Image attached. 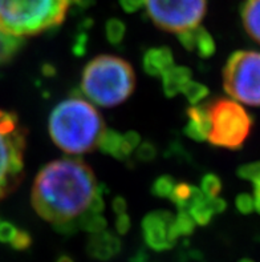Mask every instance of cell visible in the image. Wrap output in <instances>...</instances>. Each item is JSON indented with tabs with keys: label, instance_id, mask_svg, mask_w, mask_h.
<instances>
[{
	"label": "cell",
	"instance_id": "cell-1",
	"mask_svg": "<svg viewBox=\"0 0 260 262\" xmlns=\"http://www.w3.org/2000/svg\"><path fill=\"white\" fill-rule=\"evenodd\" d=\"M101 192L90 166L80 159H60L37 173L32 188L33 209L53 225L73 223Z\"/></svg>",
	"mask_w": 260,
	"mask_h": 262
},
{
	"label": "cell",
	"instance_id": "cell-2",
	"mask_svg": "<svg viewBox=\"0 0 260 262\" xmlns=\"http://www.w3.org/2000/svg\"><path fill=\"white\" fill-rule=\"evenodd\" d=\"M48 128L51 139L60 149L69 155H83L99 145L105 124L92 104L72 97L55 106Z\"/></svg>",
	"mask_w": 260,
	"mask_h": 262
},
{
	"label": "cell",
	"instance_id": "cell-3",
	"mask_svg": "<svg viewBox=\"0 0 260 262\" xmlns=\"http://www.w3.org/2000/svg\"><path fill=\"white\" fill-rule=\"evenodd\" d=\"M133 67L121 57L101 55L90 60L84 68L81 90L92 103L115 106L124 103L134 91Z\"/></svg>",
	"mask_w": 260,
	"mask_h": 262
},
{
	"label": "cell",
	"instance_id": "cell-4",
	"mask_svg": "<svg viewBox=\"0 0 260 262\" xmlns=\"http://www.w3.org/2000/svg\"><path fill=\"white\" fill-rule=\"evenodd\" d=\"M70 0H0V27L15 36H32L60 26Z\"/></svg>",
	"mask_w": 260,
	"mask_h": 262
},
{
	"label": "cell",
	"instance_id": "cell-5",
	"mask_svg": "<svg viewBox=\"0 0 260 262\" xmlns=\"http://www.w3.org/2000/svg\"><path fill=\"white\" fill-rule=\"evenodd\" d=\"M27 132L15 113L0 110V201L20 185L24 176Z\"/></svg>",
	"mask_w": 260,
	"mask_h": 262
},
{
	"label": "cell",
	"instance_id": "cell-6",
	"mask_svg": "<svg viewBox=\"0 0 260 262\" xmlns=\"http://www.w3.org/2000/svg\"><path fill=\"white\" fill-rule=\"evenodd\" d=\"M207 111L210 130L207 140L212 145L239 149L248 139L252 128V117L235 100H214L204 106Z\"/></svg>",
	"mask_w": 260,
	"mask_h": 262
},
{
	"label": "cell",
	"instance_id": "cell-7",
	"mask_svg": "<svg viewBox=\"0 0 260 262\" xmlns=\"http://www.w3.org/2000/svg\"><path fill=\"white\" fill-rule=\"evenodd\" d=\"M223 86L235 101L260 106V52L232 53L223 70Z\"/></svg>",
	"mask_w": 260,
	"mask_h": 262
},
{
	"label": "cell",
	"instance_id": "cell-8",
	"mask_svg": "<svg viewBox=\"0 0 260 262\" xmlns=\"http://www.w3.org/2000/svg\"><path fill=\"white\" fill-rule=\"evenodd\" d=\"M145 7L158 28L181 33L199 26L206 15L207 0H145Z\"/></svg>",
	"mask_w": 260,
	"mask_h": 262
},
{
	"label": "cell",
	"instance_id": "cell-9",
	"mask_svg": "<svg viewBox=\"0 0 260 262\" xmlns=\"http://www.w3.org/2000/svg\"><path fill=\"white\" fill-rule=\"evenodd\" d=\"M174 216L168 210H155L146 214L142 221V234L149 248L157 252L172 249L175 245L170 237V224Z\"/></svg>",
	"mask_w": 260,
	"mask_h": 262
},
{
	"label": "cell",
	"instance_id": "cell-10",
	"mask_svg": "<svg viewBox=\"0 0 260 262\" xmlns=\"http://www.w3.org/2000/svg\"><path fill=\"white\" fill-rule=\"evenodd\" d=\"M182 46L190 52H195L199 57L207 59L215 53V41L203 27L197 26L187 31L178 33Z\"/></svg>",
	"mask_w": 260,
	"mask_h": 262
},
{
	"label": "cell",
	"instance_id": "cell-11",
	"mask_svg": "<svg viewBox=\"0 0 260 262\" xmlns=\"http://www.w3.org/2000/svg\"><path fill=\"white\" fill-rule=\"evenodd\" d=\"M121 250V241L110 232L102 230L93 233L86 245V253L99 261H108L115 257Z\"/></svg>",
	"mask_w": 260,
	"mask_h": 262
},
{
	"label": "cell",
	"instance_id": "cell-12",
	"mask_svg": "<svg viewBox=\"0 0 260 262\" xmlns=\"http://www.w3.org/2000/svg\"><path fill=\"white\" fill-rule=\"evenodd\" d=\"M142 66L148 75L161 77L169 68L174 66V56H173L172 50L168 47L150 48L144 55Z\"/></svg>",
	"mask_w": 260,
	"mask_h": 262
},
{
	"label": "cell",
	"instance_id": "cell-13",
	"mask_svg": "<svg viewBox=\"0 0 260 262\" xmlns=\"http://www.w3.org/2000/svg\"><path fill=\"white\" fill-rule=\"evenodd\" d=\"M188 123L184 126L186 136L195 141L207 140L208 130H210V121H208L207 111L204 106L191 105L187 110Z\"/></svg>",
	"mask_w": 260,
	"mask_h": 262
},
{
	"label": "cell",
	"instance_id": "cell-14",
	"mask_svg": "<svg viewBox=\"0 0 260 262\" xmlns=\"http://www.w3.org/2000/svg\"><path fill=\"white\" fill-rule=\"evenodd\" d=\"M193 76L190 68L181 66H173L162 75V85L163 92L168 97L177 96L178 93H182L184 85L188 83Z\"/></svg>",
	"mask_w": 260,
	"mask_h": 262
},
{
	"label": "cell",
	"instance_id": "cell-15",
	"mask_svg": "<svg viewBox=\"0 0 260 262\" xmlns=\"http://www.w3.org/2000/svg\"><path fill=\"white\" fill-rule=\"evenodd\" d=\"M204 194L199 188L188 185L186 183L175 184L174 189L170 194V201L178 208V210H186L188 212L191 206L204 199Z\"/></svg>",
	"mask_w": 260,
	"mask_h": 262
},
{
	"label": "cell",
	"instance_id": "cell-16",
	"mask_svg": "<svg viewBox=\"0 0 260 262\" xmlns=\"http://www.w3.org/2000/svg\"><path fill=\"white\" fill-rule=\"evenodd\" d=\"M241 13L248 36L260 44V0H244Z\"/></svg>",
	"mask_w": 260,
	"mask_h": 262
},
{
	"label": "cell",
	"instance_id": "cell-17",
	"mask_svg": "<svg viewBox=\"0 0 260 262\" xmlns=\"http://www.w3.org/2000/svg\"><path fill=\"white\" fill-rule=\"evenodd\" d=\"M23 44L24 41L21 37L11 35L0 27V66L12 60Z\"/></svg>",
	"mask_w": 260,
	"mask_h": 262
},
{
	"label": "cell",
	"instance_id": "cell-18",
	"mask_svg": "<svg viewBox=\"0 0 260 262\" xmlns=\"http://www.w3.org/2000/svg\"><path fill=\"white\" fill-rule=\"evenodd\" d=\"M124 135L119 133L114 129H105L102 132L99 141V149L105 155L121 160V146Z\"/></svg>",
	"mask_w": 260,
	"mask_h": 262
},
{
	"label": "cell",
	"instance_id": "cell-19",
	"mask_svg": "<svg viewBox=\"0 0 260 262\" xmlns=\"http://www.w3.org/2000/svg\"><path fill=\"white\" fill-rule=\"evenodd\" d=\"M238 176L254 184V209L260 213V161L242 165L238 169Z\"/></svg>",
	"mask_w": 260,
	"mask_h": 262
},
{
	"label": "cell",
	"instance_id": "cell-20",
	"mask_svg": "<svg viewBox=\"0 0 260 262\" xmlns=\"http://www.w3.org/2000/svg\"><path fill=\"white\" fill-rule=\"evenodd\" d=\"M195 221L190 216V213L186 210H179L177 216H174L173 223L170 224V237L173 241L177 243V239L181 236H190L195 229Z\"/></svg>",
	"mask_w": 260,
	"mask_h": 262
},
{
	"label": "cell",
	"instance_id": "cell-21",
	"mask_svg": "<svg viewBox=\"0 0 260 262\" xmlns=\"http://www.w3.org/2000/svg\"><path fill=\"white\" fill-rule=\"evenodd\" d=\"M77 224H79V228L92 234L102 232L106 228V220L101 216V213L89 212V210H86L77 219Z\"/></svg>",
	"mask_w": 260,
	"mask_h": 262
},
{
	"label": "cell",
	"instance_id": "cell-22",
	"mask_svg": "<svg viewBox=\"0 0 260 262\" xmlns=\"http://www.w3.org/2000/svg\"><path fill=\"white\" fill-rule=\"evenodd\" d=\"M188 213H190V216L195 221V224L201 226L210 224L212 217L215 216L214 210L211 209L207 197H204L202 201H199V203L191 206L190 209H188Z\"/></svg>",
	"mask_w": 260,
	"mask_h": 262
},
{
	"label": "cell",
	"instance_id": "cell-23",
	"mask_svg": "<svg viewBox=\"0 0 260 262\" xmlns=\"http://www.w3.org/2000/svg\"><path fill=\"white\" fill-rule=\"evenodd\" d=\"M186 99L188 100V103L191 105H197L204 99V97L208 95L207 86L203 85V84L198 83V81H193L190 80L186 85H184L183 91H182Z\"/></svg>",
	"mask_w": 260,
	"mask_h": 262
},
{
	"label": "cell",
	"instance_id": "cell-24",
	"mask_svg": "<svg viewBox=\"0 0 260 262\" xmlns=\"http://www.w3.org/2000/svg\"><path fill=\"white\" fill-rule=\"evenodd\" d=\"M106 39L113 46H119L125 36V24L119 19H110L106 21Z\"/></svg>",
	"mask_w": 260,
	"mask_h": 262
},
{
	"label": "cell",
	"instance_id": "cell-25",
	"mask_svg": "<svg viewBox=\"0 0 260 262\" xmlns=\"http://www.w3.org/2000/svg\"><path fill=\"white\" fill-rule=\"evenodd\" d=\"M175 181L172 176H161L155 180L152 185V193L155 197L169 199L174 189Z\"/></svg>",
	"mask_w": 260,
	"mask_h": 262
},
{
	"label": "cell",
	"instance_id": "cell-26",
	"mask_svg": "<svg viewBox=\"0 0 260 262\" xmlns=\"http://www.w3.org/2000/svg\"><path fill=\"white\" fill-rule=\"evenodd\" d=\"M222 189V183L221 179L214 174V173H208L206 176H203L201 183V190L203 192V194L208 199H212V197H218L219 192Z\"/></svg>",
	"mask_w": 260,
	"mask_h": 262
},
{
	"label": "cell",
	"instance_id": "cell-27",
	"mask_svg": "<svg viewBox=\"0 0 260 262\" xmlns=\"http://www.w3.org/2000/svg\"><path fill=\"white\" fill-rule=\"evenodd\" d=\"M155 156H157V148L154 146V144L146 141L137 146V159L139 161L148 163V161L154 160Z\"/></svg>",
	"mask_w": 260,
	"mask_h": 262
},
{
	"label": "cell",
	"instance_id": "cell-28",
	"mask_svg": "<svg viewBox=\"0 0 260 262\" xmlns=\"http://www.w3.org/2000/svg\"><path fill=\"white\" fill-rule=\"evenodd\" d=\"M32 244V237L26 230H17L15 238L11 241V246L15 250H26L28 249Z\"/></svg>",
	"mask_w": 260,
	"mask_h": 262
},
{
	"label": "cell",
	"instance_id": "cell-29",
	"mask_svg": "<svg viewBox=\"0 0 260 262\" xmlns=\"http://www.w3.org/2000/svg\"><path fill=\"white\" fill-rule=\"evenodd\" d=\"M237 203L238 210L243 214H250L254 209V199L250 196V194H246V193H242L235 200Z\"/></svg>",
	"mask_w": 260,
	"mask_h": 262
},
{
	"label": "cell",
	"instance_id": "cell-30",
	"mask_svg": "<svg viewBox=\"0 0 260 262\" xmlns=\"http://www.w3.org/2000/svg\"><path fill=\"white\" fill-rule=\"evenodd\" d=\"M16 226L11 223H0V243L11 244L16 236Z\"/></svg>",
	"mask_w": 260,
	"mask_h": 262
},
{
	"label": "cell",
	"instance_id": "cell-31",
	"mask_svg": "<svg viewBox=\"0 0 260 262\" xmlns=\"http://www.w3.org/2000/svg\"><path fill=\"white\" fill-rule=\"evenodd\" d=\"M130 219L126 213H122V214H119L117 219H115V230L119 234H126L130 229Z\"/></svg>",
	"mask_w": 260,
	"mask_h": 262
},
{
	"label": "cell",
	"instance_id": "cell-32",
	"mask_svg": "<svg viewBox=\"0 0 260 262\" xmlns=\"http://www.w3.org/2000/svg\"><path fill=\"white\" fill-rule=\"evenodd\" d=\"M120 4L125 12H135L145 6V0H120Z\"/></svg>",
	"mask_w": 260,
	"mask_h": 262
},
{
	"label": "cell",
	"instance_id": "cell-33",
	"mask_svg": "<svg viewBox=\"0 0 260 262\" xmlns=\"http://www.w3.org/2000/svg\"><path fill=\"white\" fill-rule=\"evenodd\" d=\"M208 203H210L211 209L214 210L215 214L223 213L224 210H226V206H227L226 201H224L223 199H219V197H212V199H208Z\"/></svg>",
	"mask_w": 260,
	"mask_h": 262
},
{
	"label": "cell",
	"instance_id": "cell-34",
	"mask_svg": "<svg viewBox=\"0 0 260 262\" xmlns=\"http://www.w3.org/2000/svg\"><path fill=\"white\" fill-rule=\"evenodd\" d=\"M126 201L122 197H117V199H114V201H113V210H114V213H117V214H122V213L126 212Z\"/></svg>",
	"mask_w": 260,
	"mask_h": 262
},
{
	"label": "cell",
	"instance_id": "cell-35",
	"mask_svg": "<svg viewBox=\"0 0 260 262\" xmlns=\"http://www.w3.org/2000/svg\"><path fill=\"white\" fill-rule=\"evenodd\" d=\"M57 262H75L69 256H60Z\"/></svg>",
	"mask_w": 260,
	"mask_h": 262
},
{
	"label": "cell",
	"instance_id": "cell-36",
	"mask_svg": "<svg viewBox=\"0 0 260 262\" xmlns=\"http://www.w3.org/2000/svg\"><path fill=\"white\" fill-rule=\"evenodd\" d=\"M241 262H254V261H251V259H242Z\"/></svg>",
	"mask_w": 260,
	"mask_h": 262
}]
</instances>
